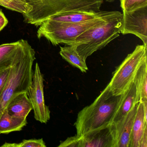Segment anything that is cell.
<instances>
[{"mask_svg":"<svg viewBox=\"0 0 147 147\" xmlns=\"http://www.w3.org/2000/svg\"><path fill=\"white\" fill-rule=\"evenodd\" d=\"M122 95H114L107 85L92 104L79 112L75 123L76 135L81 136L108 127L112 123Z\"/></svg>","mask_w":147,"mask_h":147,"instance_id":"obj_1","label":"cell"},{"mask_svg":"<svg viewBox=\"0 0 147 147\" xmlns=\"http://www.w3.org/2000/svg\"><path fill=\"white\" fill-rule=\"evenodd\" d=\"M32 9L23 15L27 24L39 26L52 17L75 12L96 13L103 0H25Z\"/></svg>","mask_w":147,"mask_h":147,"instance_id":"obj_2","label":"cell"},{"mask_svg":"<svg viewBox=\"0 0 147 147\" xmlns=\"http://www.w3.org/2000/svg\"><path fill=\"white\" fill-rule=\"evenodd\" d=\"M123 15L121 13L102 23L93 26L82 33L76 39V51L82 59L105 47L121 33Z\"/></svg>","mask_w":147,"mask_h":147,"instance_id":"obj_3","label":"cell"},{"mask_svg":"<svg viewBox=\"0 0 147 147\" xmlns=\"http://www.w3.org/2000/svg\"><path fill=\"white\" fill-rule=\"evenodd\" d=\"M36 52L30 44L11 67L10 74L0 95V117L10 100L18 94L26 92L31 85Z\"/></svg>","mask_w":147,"mask_h":147,"instance_id":"obj_4","label":"cell"},{"mask_svg":"<svg viewBox=\"0 0 147 147\" xmlns=\"http://www.w3.org/2000/svg\"><path fill=\"white\" fill-rule=\"evenodd\" d=\"M120 13L113 16L100 17L80 23H65L48 19L39 26L37 37L39 39L45 38L55 46L60 44L73 46L76 39L85 31Z\"/></svg>","mask_w":147,"mask_h":147,"instance_id":"obj_5","label":"cell"},{"mask_svg":"<svg viewBox=\"0 0 147 147\" xmlns=\"http://www.w3.org/2000/svg\"><path fill=\"white\" fill-rule=\"evenodd\" d=\"M147 46L144 44L136 46L113 72L108 85L114 95L120 96L128 90L138 70L147 61Z\"/></svg>","mask_w":147,"mask_h":147,"instance_id":"obj_6","label":"cell"},{"mask_svg":"<svg viewBox=\"0 0 147 147\" xmlns=\"http://www.w3.org/2000/svg\"><path fill=\"white\" fill-rule=\"evenodd\" d=\"M44 81L43 75L36 62L31 85L26 93L32 105L35 119L41 123H47L50 119L51 112L45 100Z\"/></svg>","mask_w":147,"mask_h":147,"instance_id":"obj_7","label":"cell"},{"mask_svg":"<svg viewBox=\"0 0 147 147\" xmlns=\"http://www.w3.org/2000/svg\"><path fill=\"white\" fill-rule=\"evenodd\" d=\"M123 12L121 33L135 35L147 46V6Z\"/></svg>","mask_w":147,"mask_h":147,"instance_id":"obj_8","label":"cell"},{"mask_svg":"<svg viewBox=\"0 0 147 147\" xmlns=\"http://www.w3.org/2000/svg\"><path fill=\"white\" fill-rule=\"evenodd\" d=\"M136 110L137 105L123 119L109 125L113 139V147H130Z\"/></svg>","mask_w":147,"mask_h":147,"instance_id":"obj_9","label":"cell"},{"mask_svg":"<svg viewBox=\"0 0 147 147\" xmlns=\"http://www.w3.org/2000/svg\"><path fill=\"white\" fill-rule=\"evenodd\" d=\"M147 147V101L137 104L130 147Z\"/></svg>","mask_w":147,"mask_h":147,"instance_id":"obj_10","label":"cell"},{"mask_svg":"<svg viewBox=\"0 0 147 147\" xmlns=\"http://www.w3.org/2000/svg\"><path fill=\"white\" fill-rule=\"evenodd\" d=\"M30 44L21 39L0 45V71L11 67Z\"/></svg>","mask_w":147,"mask_h":147,"instance_id":"obj_11","label":"cell"},{"mask_svg":"<svg viewBox=\"0 0 147 147\" xmlns=\"http://www.w3.org/2000/svg\"><path fill=\"white\" fill-rule=\"evenodd\" d=\"M77 136L78 147H113V139L109 126Z\"/></svg>","mask_w":147,"mask_h":147,"instance_id":"obj_12","label":"cell"},{"mask_svg":"<svg viewBox=\"0 0 147 147\" xmlns=\"http://www.w3.org/2000/svg\"><path fill=\"white\" fill-rule=\"evenodd\" d=\"M5 109L13 117L26 119L33 107L26 92H22L14 96Z\"/></svg>","mask_w":147,"mask_h":147,"instance_id":"obj_13","label":"cell"},{"mask_svg":"<svg viewBox=\"0 0 147 147\" xmlns=\"http://www.w3.org/2000/svg\"><path fill=\"white\" fill-rule=\"evenodd\" d=\"M119 12L117 11H100L96 13L75 12L60 14L52 17L49 19L65 23H80L92 20L100 17L113 16L117 14Z\"/></svg>","mask_w":147,"mask_h":147,"instance_id":"obj_14","label":"cell"},{"mask_svg":"<svg viewBox=\"0 0 147 147\" xmlns=\"http://www.w3.org/2000/svg\"><path fill=\"white\" fill-rule=\"evenodd\" d=\"M137 104L136 88L132 82L128 90L122 95L112 123H117L123 119Z\"/></svg>","mask_w":147,"mask_h":147,"instance_id":"obj_15","label":"cell"},{"mask_svg":"<svg viewBox=\"0 0 147 147\" xmlns=\"http://www.w3.org/2000/svg\"><path fill=\"white\" fill-rule=\"evenodd\" d=\"M27 124L26 118H19L11 116L6 109L0 117V135L13 131H20Z\"/></svg>","mask_w":147,"mask_h":147,"instance_id":"obj_16","label":"cell"},{"mask_svg":"<svg viewBox=\"0 0 147 147\" xmlns=\"http://www.w3.org/2000/svg\"><path fill=\"white\" fill-rule=\"evenodd\" d=\"M145 61L139 68L134 77L137 103L147 101V63Z\"/></svg>","mask_w":147,"mask_h":147,"instance_id":"obj_17","label":"cell"},{"mask_svg":"<svg viewBox=\"0 0 147 147\" xmlns=\"http://www.w3.org/2000/svg\"><path fill=\"white\" fill-rule=\"evenodd\" d=\"M60 54L63 59L69 64L79 69L83 73L88 70L86 61L82 58L74 46L68 45L60 47Z\"/></svg>","mask_w":147,"mask_h":147,"instance_id":"obj_18","label":"cell"},{"mask_svg":"<svg viewBox=\"0 0 147 147\" xmlns=\"http://www.w3.org/2000/svg\"><path fill=\"white\" fill-rule=\"evenodd\" d=\"M0 5L23 15L28 13L32 9L31 6L25 0H0Z\"/></svg>","mask_w":147,"mask_h":147,"instance_id":"obj_19","label":"cell"},{"mask_svg":"<svg viewBox=\"0 0 147 147\" xmlns=\"http://www.w3.org/2000/svg\"><path fill=\"white\" fill-rule=\"evenodd\" d=\"M2 147H46L43 138L24 140L19 143H5Z\"/></svg>","mask_w":147,"mask_h":147,"instance_id":"obj_20","label":"cell"},{"mask_svg":"<svg viewBox=\"0 0 147 147\" xmlns=\"http://www.w3.org/2000/svg\"><path fill=\"white\" fill-rule=\"evenodd\" d=\"M123 11H133L147 6V0H120Z\"/></svg>","mask_w":147,"mask_h":147,"instance_id":"obj_21","label":"cell"},{"mask_svg":"<svg viewBox=\"0 0 147 147\" xmlns=\"http://www.w3.org/2000/svg\"><path fill=\"white\" fill-rule=\"evenodd\" d=\"M11 68L0 71V95L4 90L10 74Z\"/></svg>","mask_w":147,"mask_h":147,"instance_id":"obj_22","label":"cell"},{"mask_svg":"<svg viewBox=\"0 0 147 147\" xmlns=\"http://www.w3.org/2000/svg\"><path fill=\"white\" fill-rule=\"evenodd\" d=\"M8 21L6 17L0 9V32L8 24Z\"/></svg>","mask_w":147,"mask_h":147,"instance_id":"obj_23","label":"cell"},{"mask_svg":"<svg viewBox=\"0 0 147 147\" xmlns=\"http://www.w3.org/2000/svg\"><path fill=\"white\" fill-rule=\"evenodd\" d=\"M115 0H105V1L109 3H112V2H114Z\"/></svg>","mask_w":147,"mask_h":147,"instance_id":"obj_24","label":"cell"}]
</instances>
